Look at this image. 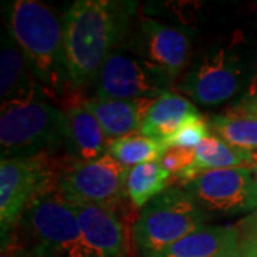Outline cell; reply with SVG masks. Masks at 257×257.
I'll list each match as a JSON object with an SVG mask.
<instances>
[{
	"label": "cell",
	"mask_w": 257,
	"mask_h": 257,
	"mask_svg": "<svg viewBox=\"0 0 257 257\" xmlns=\"http://www.w3.org/2000/svg\"><path fill=\"white\" fill-rule=\"evenodd\" d=\"M240 231L236 226L203 224L172 246L149 257H221L237 251Z\"/></svg>",
	"instance_id": "cell-15"
},
{
	"label": "cell",
	"mask_w": 257,
	"mask_h": 257,
	"mask_svg": "<svg viewBox=\"0 0 257 257\" xmlns=\"http://www.w3.org/2000/svg\"><path fill=\"white\" fill-rule=\"evenodd\" d=\"M73 206L80 239L69 257H121L126 253L127 233L116 211L83 203Z\"/></svg>",
	"instance_id": "cell-11"
},
{
	"label": "cell",
	"mask_w": 257,
	"mask_h": 257,
	"mask_svg": "<svg viewBox=\"0 0 257 257\" xmlns=\"http://www.w3.org/2000/svg\"><path fill=\"white\" fill-rule=\"evenodd\" d=\"M246 66L234 42L206 50L189 69L179 89L203 106L233 99L246 87Z\"/></svg>",
	"instance_id": "cell-7"
},
{
	"label": "cell",
	"mask_w": 257,
	"mask_h": 257,
	"mask_svg": "<svg viewBox=\"0 0 257 257\" xmlns=\"http://www.w3.org/2000/svg\"><path fill=\"white\" fill-rule=\"evenodd\" d=\"M175 175L166 170L159 162L143 163L128 169L126 190L130 202L136 207H143L152 199L167 190Z\"/></svg>",
	"instance_id": "cell-19"
},
{
	"label": "cell",
	"mask_w": 257,
	"mask_h": 257,
	"mask_svg": "<svg viewBox=\"0 0 257 257\" xmlns=\"http://www.w3.org/2000/svg\"><path fill=\"white\" fill-rule=\"evenodd\" d=\"M19 226L30 257H69L80 239L74 206L57 189L30 203Z\"/></svg>",
	"instance_id": "cell-5"
},
{
	"label": "cell",
	"mask_w": 257,
	"mask_h": 257,
	"mask_svg": "<svg viewBox=\"0 0 257 257\" xmlns=\"http://www.w3.org/2000/svg\"><path fill=\"white\" fill-rule=\"evenodd\" d=\"M6 30L15 39L50 100L74 92L64 47L63 20L37 0H15L6 6Z\"/></svg>",
	"instance_id": "cell-2"
},
{
	"label": "cell",
	"mask_w": 257,
	"mask_h": 257,
	"mask_svg": "<svg viewBox=\"0 0 257 257\" xmlns=\"http://www.w3.org/2000/svg\"><path fill=\"white\" fill-rule=\"evenodd\" d=\"M0 257H30L28 248L16 230L2 236V251Z\"/></svg>",
	"instance_id": "cell-25"
},
{
	"label": "cell",
	"mask_w": 257,
	"mask_h": 257,
	"mask_svg": "<svg viewBox=\"0 0 257 257\" xmlns=\"http://www.w3.org/2000/svg\"><path fill=\"white\" fill-rule=\"evenodd\" d=\"M226 114L257 120V94L253 97H247V99H239L234 104L230 106Z\"/></svg>",
	"instance_id": "cell-26"
},
{
	"label": "cell",
	"mask_w": 257,
	"mask_h": 257,
	"mask_svg": "<svg viewBox=\"0 0 257 257\" xmlns=\"http://www.w3.org/2000/svg\"><path fill=\"white\" fill-rule=\"evenodd\" d=\"M184 189L209 216H239L257 211V176L253 167L210 170Z\"/></svg>",
	"instance_id": "cell-9"
},
{
	"label": "cell",
	"mask_w": 257,
	"mask_h": 257,
	"mask_svg": "<svg viewBox=\"0 0 257 257\" xmlns=\"http://www.w3.org/2000/svg\"><path fill=\"white\" fill-rule=\"evenodd\" d=\"M240 244L251 257H257V211L248 214L237 224Z\"/></svg>",
	"instance_id": "cell-24"
},
{
	"label": "cell",
	"mask_w": 257,
	"mask_h": 257,
	"mask_svg": "<svg viewBox=\"0 0 257 257\" xmlns=\"http://www.w3.org/2000/svg\"><path fill=\"white\" fill-rule=\"evenodd\" d=\"M253 170H254V173H256V176H257V165L253 167Z\"/></svg>",
	"instance_id": "cell-29"
},
{
	"label": "cell",
	"mask_w": 257,
	"mask_h": 257,
	"mask_svg": "<svg viewBox=\"0 0 257 257\" xmlns=\"http://www.w3.org/2000/svg\"><path fill=\"white\" fill-rule=\"evenodd\" d=\"M197 107L189 99L172 92L163 93L153 103L139 133L163 142L189 120L200 117Z\"/></svg>",
	"instance_id": "cell-17"
},
{
	"label": "cell",
	"mask_w": 257,
	"mask_h": 257,
	"mask_svg": "<svg viewBox=\"0 0 257 257\" xmlns=\"http://www.w3.org/2000/svg\"><path fill=\"white\" fill-rule=\"evenodd\" d=\"M135 53L173 82L187 64L190 40L180 29L145 19L139 26Z\"/></svg>",
	"instance_id": "cell-12"
},
{
	"label": "cell",
	"mask_w": 257,
	"mask_h": 257,
	"mask_svg": "<svg viewBox=\"0 0 257 257\" xmlns=\"http://www.w3.org/2000/svg\"><path fill=\"white\" fill-rule=\"evenodd\" d=\"M64 110L43 89L2 101V159L46 156L63 146Z\"/></svg>",
	"instance_id": "cell-3"
},
{
	"label": "cell",
	"mask_w": 257,
	"mask_h": 257,
	"mask_svg": "<svg viewBox=\"0 0 257 257\" xmlns=\"http://www.w3.org/2000/svg\"><path fill=\"white\" fill-rule=\"evenodd\" d=\"M194 160V149H180L172 147L167 149L163 157L160 159V165L169 170L172 175L179 176L183 173L187 167H190Z\"/></svg>",
	"instance_id": "cell-23"
},
{
	"label": "cell",
	"mask_w": 257,
	"mask_h": 257,
	"mask_svg": "<svg viewBox=\"0 0 257 257\" xmlns=\"http://www.w3.org/2000/svg\"><path fill=\"white\" fill-rule=\"evenodd\" d=\"M211 135L231 146L248 152L257 150V120L241 116L220 114L209 121Z\"/></svg>",
	"instance_id": "cell-21"
},
{
	"label": "cell",
	"mask_w": 257,
	"mask_h": 257,
	"mask_svg": "<svg viewBox=\"0 0 257 257\" xmlns=\"http://www.w3.org/2000/svg\"><path fill=\"white\" fill-rule=\"evenodd\" d=\"M156 99H87L83 104L92 111L104 133L111 139L138 133Z\"/></svg>",
	"instance_id": "cell-14"
},
{
	"label": "cell",
	"mask_w": 257,
	"mask_h": 257,
	"mask_svg": "<svg viewBox=\"0 0 257 257\" xmlns=\"http://www.w3.org/2000/svg\"><path fill=\"white\" fill-rule=\"evenodd\" d=\"M240 246H241V244H240ZM221 257H251V256L248 254L244 248L240 247L237 251H233V253H230V254H226V256H221Z\"/></svg>",
	"instance_id": "cell-28"
},
{
	"label": "cell",
	"mask_w": 257,
	"mask_h": 257,
	"mask_svg": "<svg viewBox=\"0 0 257 257\" xmlns=\"http://www.w3.org/2000/svg\"><path fill=\"white\" fill-rule=\"evenodd\" d=\"M111 142L83 101L66 107L63 147L72 162H89L107 155Z\"/></svg>",
	"instance_id": "cell-13"
},
{
	"label": "cell",
	"mask_w": 257,
	"mask_h": 257,
	"mask_svg": "<svg viewBox=\"0 0 257 257\" xmlns=\"http://www.w3.org/2000/svg\"><path fill=\"white\" fill-rule=\"evenodd\" d=\"M210 216L186 189L169 187L142 207L133 224V241L149 257L202 227Z\"/></svg>",
	"instance_id": "cell-4"
},
{
	"label": "cell",
	"mask_w": 257,
	"mask_h": 257,
	"mask_svg": "<svg viewBox=\"0 0 257 257\" xmlns=\"http://www.w3.org/2000/svg\"><path fill=\"white\" fill-rule=\"evenodd\" d=\"M256 165V152H248L231 146L217 136L210 135L194 149V160L192 166L177 177L186 184L204 172L233 167H254Z\"/></svg>",
	"instance_id": "cell-16"
},
{
	"label": "cell",
	"mask_w": 257,
	"mask_h": 257,
	"mask_svg": "<svg viewBox=\"0 0 257 257\" xmlns=\"http://www.w3.org/2000/svg\"><path fill=\"white\" fill-rule=\"evenodd\" d=\"M136 2L77 0L63 18L64 47L74 90L90 84L127 33Z\"/></svg>",
	"instance_id": "cell-1"
},
{
	"label": "cell",
	"mask_w": 257,
	"mask_h": 257,
	"mask_svg": "<svg viewBox=\"0 0 257 257\" xmlns=\"http://www.w3.org/2000/svg\"><path fill=\"white\" fill-rule=\"evenodd\" d=\"M43 89L37 82L23 52L6 30L2 36L0 53V96L2 101Z\"/></svg>",
	"instance_id": "cell-18"
},
{
	"label": "cell",
	"mask_w": 257,
	"mask_h": 257,
	"mask_svg": "<svg viewBox=\"0 0 257 257\" xmlns=\"http://www.w3.org/2000/svg\"><path fill=\"white\" fill-rule=\"evenodd\" d=\"M128 167L110 153L89 162H70L64 166L57 190L70 203L101 206L116 210L127 196Z\"/></svg>",
	"instance_id": "cell-8"
},
{
	"label": "cell",
	"mask_w": 257,
	"mask_h": 257,
	"mask_svg": "<svg viewBox=\"0 0 257 257\" xmlns=\"http://www.w3.org/2000/svg\"><path fill=\"white\" fill-rule=\"evenodd\" d=\"M211 135L209 121L200 117H194L189 120L186 124L172 135L170 138L163 140L167 149L172 147H180V149H196L202 143L204 139H207Z\"/></svg>",
	"instance_id": "cell-22"
},
{
	"label": "cell",
	"mask_w": 257,
	"mask_h": 257,
	"mask_svg": "<svg viewBox=\"0 0 257 257\" xmlns=\"http://www.w3.org/2000/svg\"><path fill=\"white\" fill-rule=\"evenodd\" d=\"M64 166L46 156L2 159L0 162V229L15 230L23 213L37 197L57 189Z\"/></svg>",
	"instance_id": "cell-6"
},
{
	"label": "cell",
	"mask_w": 257,
	"mask_h": 257,
	"mask_svg": "<svg viewBox=\"0 0 257 257\" xmlns=\"http://www.w3.org/2000/svg\"><path fill=\"white\" fill-rule=\"evenodd\" d=\"M172 80L136 53L116 49L94 77L96 99H157Z\"/></svg>",
	"instance_id": "cell-10"
},
{
	"label": "cell",
	"mask_w": 257,
	"mask_h": 257,
	"mask_svg": "<svg viewBox=\"0 0 257 257\" xmlns=\"http://www.w3.org/2000/svg\"><path fill=\"white\" fill-rule=\"evenodd\" d=\"M167 147L163 142L147 138L142 133H132L124 138L114 139L110 145V153L119 163L130 169V166L160 162Z\"/></svg>",
	"instance_id": "cell-20"
},
{
	"label": "cell",
	"mask_w": 257,
	"mask_h": 257,
	"mask_svg": "<svg viewBox=\"0 0 257 257\" xmlns=\"http://www.w3.org/2000/svg\"><path fill=\"white\" fill-rule=\"evenodd\" d=\"M257 94V63L253 67V70L248 74L247 83H246V87L241 93L240 99H247V97H253Z\"/></svg>",
	"instance_id": "cell-27"
}]
</instances>
